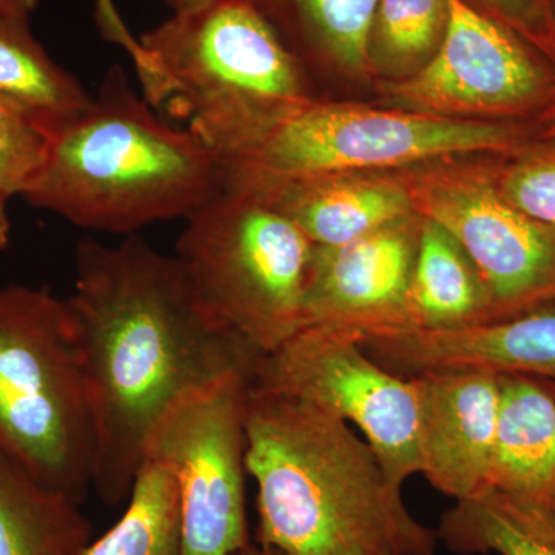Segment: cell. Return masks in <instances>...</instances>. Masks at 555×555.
<instances>
[{
  "label": "cell",
  "instance_id": "9",
  "mask_svg": "<svg viewBox=\"0 0 555 555\" xmlns=\"http://www.w3.org/2000/svg\"><path fill=\"white\" fill-rule=\"evenodd\" d=\"M250 382L353 423L397 485L420 474L415 383L383 367L352 335L301 328L258 358Z\"/></svg>",
  "mask_w": 555,
  "mask_h": 555
},
{
  "label": "cell",
  "instance_id": "30",
  "mask_svg": "<svg viewBox=\"0 0 555 555\" xmlns=\"http://www.w3.org/2000/svg\"><path fill=\"white\" fill-rule=\"evenodd\" d=\"M173 13H185V11L199 9L211 0H166Z\"/></svg>",
  "mask_w": 555,
  "mask_h": 555
},
{
  "label": "cell",
  "instance_id": "20",
  "mask_svg": "<svg viewBox=\"0 0 555 555\" xmlns=\"http://www.w3.org/2000/svg\"><path fill=\"white\" fill-rule=\"evenodd\" d=\"M437 534L456 554L555 555V518L491 488L456 500Z\"/></svg>",
  "mask_w": 555,
  "mask_h": 555
},
{
  "label": "cell",
  "instance_id": "18",
  "mask_svg": "<svg viewBox=\"0 0 555 555\" xmlns=\"http://www.w3.org/2000/svg\"><path fill=\"white\" fill-rule=\"evenodd\" d=\"M284 46L306 62L366 75L367 43L379 0H248Z\"/></svg>",
  "mask_w": 555,
  "mask_h": 555
},
{
  "label": "cell",
  "instance_id": "29",
  "mask_svg": "<svg viewBox=\"0 0 555 555\" xmlns=\"http://www.w3.org/2000/svg\"><path fill=\"white\" fill-rule=\"evenodd\" d=\"M39 0H0V10L22 11L31 14L38 9Z\"/></svg>",
  "mask_w": 555,
  "mask_h": 555
},
{
  "label": "cell",
  "instance_id": "19",
  "mask_svg": "<svg viewBox=\"0 0 555 555\" xmlns=\"http://www.w3.org/2000/svg\"><path fill=\"white\" fill-rule=\"evenodd\" d=\"M89 518L0 451V555H86Z\"/></svg>",
  "mask_w": 555,
  "mask_h": 555
},
{
  "label": "cell",
  "instance_id": "26",
  "mask_svg": "<svg viewBox=\"0 0 555 555\" xmlns=\"http://www.w3.org/2000/svg\"><path fill=\"white\" fill-rule=\"evenodd\" d=\"M96 22L105 39L122 47L129 53L131 60L138 56V39L131 35L129 28L124 24L113 0H96Z\"/></svg>",
  "mask_w": 555,
  "mask_h": 555
},
{
  "label": "cell",
  "instance_id": "5",
  "mask_svg": "<svg viewBox=\"0 0 555 555\" xmlns=\"http://www.w3.org/2000/svg\"><path fill=\"white\" fill-rule=\"evenodd\" d=\"M0 451L82 505L93 488V427L67 301L0 287Z\"/></svg>",
  "mask_w": 555,
  "mask_h": 555
},
{
  "label": "cell",
  "instance_id": "8",
  "mask_svg": "<svg viewBox=\"0 0 555 555\" xmlns=\"http://www.w3.org/2000/svg\"><path fill=\"white\" fill-rule=\"evenodd\" d=\"M250 379L232 372L193 390L150 440L147 460H163L177 483L182 555H233L250 543L244 491Z\"/></svg>",
  "mask_w": 555,
  "mask_h": 555
},
{
  "label": "cell",
  "instance_id": "10",
  "mask_svg": "<svg viewBox=\"0 0 555 555\" xmlns=\"http://www.w3.org/2000/svg\"><path fill=\"white\" fill-rule=\"evenodd\" d=\"M404 188L412 208L465 250L488 292L491 321L555 305V229L521 214L495 178L433 171Z\"/></svg>",
  "mask_w": 555,
  "mask_h": 555
},
{
  "label": "cell",
  "instance_id": "4",
  "mask_svg": "<svg viewBox=\"0 0 555 555\" xmlns=\"http://www.w3.org/2000/svg\"><path fill=\"white\" fill-rule=\"evenodd\" d=\"M142 98L184 120L219 159L309 101L305 68L248 0H211L138 39Z\"/></svg>",
  "mask_w": 555,
  "mask_h": 555
},
{
  "label": "cell",
  "instance_id": "6",
  "mask_svg": "<svg viewBox=\"0 0 555 555\" xmlns=\"http://www.w3.org/2000/svg\"><path fill=\"white\" fill-rule=\"evenodd\" d=\"M185 221L175 257L208 315L258 356L301 331L313 244L291 218L224 188Z\"/></svg>",
  "mask_w": 555,
  "mask_h": 555
},
{
  "label": "cell",
  "instance_id": "14",
  "mask_svg": "<svg viewBox=\"0 0 555 555\" xmlns=\"http://www.w3.org/2000/svg\"><path fill=\"white\" fill-rule=\"evenodd\" d=\"M363 346L403 378L441 369H478L555 382V305L452 331L398 332Z\"/></svg>",
  "mask_w": 555,
  "mask_h": 555
},
{
  "label": "cell",
  "instance_id": "23",
  "mask_svg": "<svg viewBox=\"0 0 555 555\" xmlns=\"http://www.w3.org/2000/svg\"><path fill=\"white\" fill-rule=\"evenodd\" d=\"M526 147L518 150L516 160L496 175V185L526 217L555 229V145Z\"/></svg>",
  "mask_w": 555,
  "mask_h": 555
},
{
  "label": "cell",
  "instance_id": "11",
  "mask_svg": "<svg viewBox=\"0 0 555 555\" xmlns=\"http://www.w3.org/2000/svg\"><path fill=\"white\" fill-rule=\"evenodd\" d=\"M443 43L425 67L401 80L393 96L433 115L525 118L555 94V65L513 30L470 7L448 0Z\"/></svg>",
  "mask_w": 555,
  "mask_h": 555
},
{
  "label": "cell",
  "instance_id": "13",
  "mask_svg": "<svg viewBox=\"0 0 555 555\" xmlns=\"http://www.w3.org/2000/svg\"><path fill=\"white\" fill-rule=\"evenodd\" d=\"M418 400L420 474L441 494L463 500L489 486L500 377L441 369L412 377Z\"/></svg>",
  "mask_w": 555,
  "mask_h": 555
},
{
  "label": "cell",
  "instance_id": "27",
  "mask_svg": "<svg viewBox=\"0 0 555 555\" xmlns=\"http://www.w3.org/2000/svg\"><path fill=\"white\" fill-rule=\"evenodd\" d=\"M7 201L9 198L0 192V250L9 246L11 236V222L9 210H7Z\"/></svg>",
  "mask_w": 555,
  "mask_h": 555
},
{
  "label": "cell",
  "instance_id": "28",
  "mask_svg": "<svg viewBox=\"0 0 555 555\" xmlns=\"http://www.w3.org/2000/svg\"><path fill=\"white\" fill-rule=\"evenodd\" d=\"M542 138L546 139V141H555V94L553 100L550 101V104L546 105L545 108L542 109Z\"/></svg>",
  "mask_w": 555,
  "mask_h": 555
},
{
  "label": "cell",
  "instance_id": "32",
  "mask_svg": "<svg viewBox=\"0 0 555 555\" xmlns=\"http://www.w3.org/2000/svg\"><path fill=\"white\" fill-rule=\"evenodd\" d=\"M547 2H550L551 9H553L555 16V0H547Z\"/></svg>",
  "mask_w": 555,
  "mask_h": 555
},
{
  "label": "cell",
  "instance_id": "24",
  "mask_svg": "<svg viewBox=\"0 0 555 555\" xmlns=\"http://www.w3.org/2000/svg\"><path fill=\"white\" fill-rule=\"evenodd\" d=\"M50 139L0 105V192L27 195L49 156Z\"/></svg>",
  "mask_w": 555,
  "mask_h": 555
},
{
  "label": "cell",
  "instance_id": "1",
  "mask_svg": "<svg viewBox=\"0 0 555 555\" xmlns=\"http://www.w3.org/2000/svg\"><path fill=\"white\" fill-rule=\"evenodd\" d=\"M69 324L93 427V489L129 499L160 420L193 390L259 357L193 294L177 257L138 235L118 246L80 241Z\"/></svg>",
  "mask_w": 555,
  "mask_h": 555
},
{
  "label": "cell",
  "instance_id": "31",
  "mask_svg": "<svg viewBox=\"0 0 555 555\" xmlns=\"http://www.w3.org/2000/svg\"><path fill=\"white\" fill-rule=\"evenodd\" d=\"M233 555H286L281 553V551L275 550L272 546L259 545V543H248L246 547L238 551Z\"/></svg>",
  "mask_w": 555,
  "mask_h": 555
},
{
  "label": "cell",
  "instance_id": "16",
  "mask_svg": "<svg viewBox=\"0 0 555 555\" xmlns=\"http://www.w3.org/2000/svg\"><path fill=\"white\" fill-rule=\"evenodd\" d=\"M31 14L0 10V105L54 139L93 104V94L33 35Z\"/></svg>",
  "mask_w": 555,
  "mask_h": 555
},
{
  "label": "cell",
  "instance_id": "12",
  "mask_svg": "<svg viewBox=\"0 0 555 555\" xmlns=\"http://www.w3.org/2000/svg\"><path fill=\"white\" fill-rule=\"evenodd\" d=\"M416 246L418 233L400 222L345 246H313L302 328L345 332L361 343L403 332Z\"/></svg>",
  "mask_w": 555,
  "mask_h": 555
},
{
  "label": "cell",
  "instance_id": "7",
  "mask_svg": "<svg viewBox=\"0 0 555 555\" xmlns=\"http://www.w3.org/2000/svg\"><path fill=\"white\" fill-rule=\"evenodd\" d=\"M531 139L532 131L513 120L486 122L309 100L273 119L247 147L222 159V166L255 177L305 181L462 153H516Z\"/></svg>",
  "mask_w": 555,
  "mask_h": 555
},
{
  "label": "cell",
  "instance_id": "17",
  "mask_svg": "<svg viewBox=\"0 0 555 555\" xmlns=\"http://www.w3.org/2000/svg\"><path fill=\"white\" fill-rule=\"evenodd\" d=\"M409 331H452L489 323L491 301L465 250L447 230L423 221L406 297Z\"/></svg>",
  "mask_w": 555,
  "mask_h": 555
},
{
  "label": "cell",
  "instance_id": "2",
  "mask_svg": "<svg viewBox=\"0 0 555 555\" xmlns=\"http://www.w3.org/2000/svg\"><path fill=\"white\" fill-rule=\"evenodd\" d=\"M246 470L257 483L259 545L286 555H436L437 529L345 420L251 385Z\"/></svg>",
  "mask_w": 555,
  "mask_h": 555
},
{
  "label": "cell",
  "instance_id": "3",
  "mask_svg": "<svg viewBox=\"0 0 555 555\" xmlns=\"http://www.w3.org/2000/svg\"><path fill=\"white\" fill-rule=\"evenodd\" d=\"M224 189L217 153L131 89L115 65L73 126L51 139L24 199L82 229L116 235L188 219Z\"/></svg>",
  "mask_w": 555,
  "mask_h": 555
},
{
  "label": "cell",
  "instance_id": "15",
  "mask_svg": "<svg viewBox=\"0 0 555 555\" xmlns=\"http://www.w3.org/2000/svg\"><path fill=\"white\" fill-rule=\"evenodd\" d=\"M488 488L555 518V382L502 374Z\"/></svg>",
  "mask_w": 555,
  "mask_h": 555
},
{
  "label": "cell",
  "instance_id": "22",
  "mask_svg": "<svg viewBox=\"0 0 555 555\" xmlns=\"http://www.w3.org/2000/svg\"><path fill=\"white\" fill-rule=\"evenodd\" d=\"M448 22V0H379L369 33V65L409 78L436 56Z\"/></svg>",
  "mask_w": 555,
  "mask_h": 555
},
{
  "label": "cell",
  "instance_id": "21",
  "mask_svg": "<svg viewBox=\"0 0 555 555\" xmlns=\"http://www.w3.org/2000/svg\"><path fill=\"white\" fill-rule=\"evenodd\" d=\"M86 555H182L177 483L163 460L144 463L122 516Z\"/></svg>",
  "mask_w": 555,
  "mask_h": 555
},
{
  "label": "cell",
  "instance_id": "25",
  "mask_svg": "<svg viewBox=\"0 0 555 555\" xmlns=\"http://www.w3.org/2000/svg\"><path fill=\"white\" fill-rule=\"evenodd\" d=\"M531 43L555 65V16L547 0H466Z\"/></svg>",
  "mask_w": 555,
  "mask_h": 555
}]
</instances>
